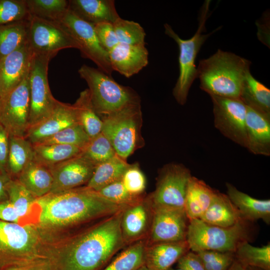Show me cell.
<instances>
[{
  "instance_id": "cell-1",
  "label": "cell",
  "mask_w": 270,
  "mask_h": 270,
  "mask_svg": "<svg viewBox=\"0 0 270 270\" xmlns=\"http://www.w3.org/2000/svg\"><path fill=\"white\" fill-rule=\"evenodd\" d=\"M126 206L106 200L84 186L37 198L30 224L54 246L80 229L112 216Z\"/></svg>"
},
{
  "instance_id": "cell-2",
  "label": "cell",
  "mask_w": 270,
  "mask_h": 270,
  "mask_svg": "<svg viewBox=\"0 0 270 270\" xmlns=\"http://www.w3.org/2000/svg\"><path fill=\"white\" fill-rule=\"evenodd\" d=\"M124 209L80 229L56 244L54 256L61 270H101L126 248L120 226Z\"/></svg>"
},
{
  "instance_id": "cell-3",
  "label": "cell",
  "mask_w": 270,
  "mask_h": 270,
  "mask_svg": "<svg viewBox=\"0 0 270 270\" xmlns=\"http://www.w3.org/2000/svg\"><path fill=\"white\" fill-rule=\"evenodd\" d=\"M251 62L234 53L218 50L199 62L196 78L200 88L210 96L240 99Z\"/></svg>"
},
{
  "instance_id": "cell-4",
  "label": "cell",
  "mask_w": 270,
  "mask_h": 270,
  "mask_svg": "<svg viewBox=\"0 0 270 270\" xmlns=\"http://www.w3.org/2000/svg\"><path fill=\"white\" fill-rule=\"evenodd\" d=\"M52 256V246L34 226L0 220V270Z\"/></svg>"
},
{
  "instance_id": "cell-5",
  "label": "cell",
  "mask_w": 270,
  "mask_h": 270,
  "mask_svg": "<svg viewBox=\"0 0 270 270\" xmlns=\"http://www.w3.org/2000/svg\"><path fill=\"white\" fill-rule=\"evenodd\" d=\"M210 0H206L200 10L198 18V28L194 35L189 39L181 38L171 26L164 24L165 34L172 38L178 44L179 48V76L172 90V94L178 104L184 105L188 98L190 89L196 78V67L195 64L197 55L202 44L208 38L217 30L205 34L206 22L210 16Z\"/></svg>"
},
{
  "instance_id": "cell-6",
  "label": "cell",
  "mask_w": 270,
  "mask_h": 270,
  "mask_svg": "<svg viewBox=\"0 0 270 270\" xmlns=\"http://www.w3.org/2000/svg\"><path fill=\"white\" fill-rule=\"evenodd\" d=\"M252 222L243 220L230 227L208 224L200 219L190 220L186 236L190 250L234 252L242 242L252 240Z\"/></svg>"
},
{
  "instance_id": "cell-7",
  "label": "cell",
  "mask_w": 270,
  "mask_h": 270,
  "mask_svg": "<svg viewBox=\"0 0 270 270\" xmlns=\"http://www.w3.org/2000/svg\"><path fill=\"white\" fill-rule=\"evenodd\" d=\"M102 132L109 140L117 156L126 160L143 146L140 102L129 104L116 112L101 116Z\"/></svg>"
},
{
  "instance_id": "cell-8",
  "label": "cell",
  "mask_w": 270,
  "mask_h": 270,
  "mask_svg": "<svg viewBox=\"0 0 270 270\" xmlns=\"http://www.w3.org/2000/svg\"><path fill=\"white\" fill-rule=\"evenodd\" d=\"M78 72L88 85L92 104L100 117L140 102V97L134 90L118 84L98 68L83 64Z\"/></svg>"
},
{
  "instance_id": "cell-9",
  "label": "cell",
  "mask_w": 270,
  "mask_h": 270,
  "mask_svg": "<svg viewBox=\"0 0 270 270\" xmlns=\"http://www.w3.org/2000/svg\"><path fill=\"white\" fill-rule=\"evenodd\" d=\"M53 58L32 53L29 72L28 128L48 117L58 102L52 95L48 78V64Z\"/></svg>"
},
{
  "instance_id": "cell-10",
  "label": "cell",
  "mask_w": 270,
  "mask_h": 270,
  "mask_svg": "<svg viewBox=\"0 0 270 270\" xmlns=\"http://www.w3.org/2000/svg\"><path fill=\"white\" fill-rule=\"evenodd\" d=\"M58 22L76 42L82 56L92 60L98 68L112 76L108 52L101 46L94 25L78 17L68 9Z\"/></svg>"
},
{
  "instance_id": "cell-11",
  "label": "cell",
  "mask_w": 270,
  "mask_h": 270,
  "mask_svg": "<svg viewBox=\"0 0 270 270\" xmlns=\"http://www.w3.org/2000/svg\"><path fill=\"white\" fill-rule=\"evenodd\" d=\"M27 42L32 54L54 57L58 52L78 46L65 28L57 22L30 16Z\"/></svg>"
},
{
  "instance_id": "cell-12",
  "label": "cell",
  "mask_w": 270,
  "mask_h": 270,
  "mask_svg": "<svg viewBox=\"0 0 270 270\" xmlns=\"http://www.w3.org/2000/svg\"><path fill=\"white\" fill-rule=\"evenodd\" d=\"M192 176L190 170L183 164L171 162L164 165L158 172L155 190L150 194L154 206L184 208Z\"/></svg>"
},
{
  "instance_id": "cell-13",
  "label": "cell",
  "mask_w": 270,
  "mask_h": 270,
  "mask_svg": "<svg viewBox=\"0 0 270 270\" xmlns=\"http://www.w3.org/2000/svg\"><path fill=\"white\" fill-rule=\"evenodd\" d=\"M29 72L21 82L0 100V124L10 136L24 137L29 127Z\"/></svg>"
},
{
  "instance_id": "cell-14",
  "label": "cell",
  "mask_w": 270,
  "mask_h": 270,
  "mask_svg": "<svg viewBox=\"0 0 270 270\" xmlns=\"http://www.w3.org/2000/svg\"><path fill=\"white\" fill-rule=\"evenodd\" d=\"M210 96L215 128L226 138L246 148V106L238 98Z\"/></svg>"
},
{
  "instance_id": "cell-15",
  "label": "cell",
  "mask_w": 270,
  "mask_h": 270,
  "mask_svg": "<svg viewBox=\"0 0 270 270\" xmlns=\"http://www.w3.org/2000/svg\"><path fill=\"white\" fill-rule=\"evenodd\" d=\"M147 244L186 240L190 220L184 208L154 206Z\"/></svg>"
},
{
  "instance_id": "cell-16",
  "label": "cell",
  "mask_w": 270,
  "mask_h": 270,
  "mask_svg": "<svg viewBox=\"0 0 270 270\" xmlns=\"http://www.w3.org/2000/svg\"><path fill=\"white\" fill-rule=\"evenodd\" d=\"M154 210L150 194L144 195L136 202L124 208L120 226L126 246L148 239L152 225Z\"/></svg>"
},
{
  "instance_id": "cell-17",
  "label": "cell",
  "mask_w": 270,
  "mask_h": 270,
  "mask_svg": "<svg viewBox=\"0 0 270 270\" xmlns=\"http://www.w3.org/2000/svg\"><path fill=\"white\" fill-rule=\"evenodd\" d=\"M96 166L81 154L50 166L53 184L50 193L58 194L86 186Z\"/></svg>"
},
{
  "instance_id": "cell-18",
  "label": "cell",
  "mask_w": 270,
  "mask_h": 270,
  "mask_svg": "<svg viewBox=\"0 0 270 270\" xmlns=\"http://www.w3.org/2000/svg\"><path fill=\"white\" fill-rule=\"evenodd\" d=\"M32 56L26 40L0 60V100L24 80L30 70Z\"/></svg>"
},
{
  "instance_id": "cell-19",
  "label": "cell",
  "mask_w": 270,
  "mask_h": 270,
  "mask_svg": "<svg viewBox=\"0 0 270 270\" xmlns=\"http://www.w3.org/2000/svg\"><path fill=\"white\" fill-rule=\"evenodd\" d=\"M76 124L78 123L72 104L58 100L51 114L30 126L24 138L32 144H35Z\"/></svg>"
},
{
  "instance_id": "cell-20",
  "label": "cell",
  "mask_w": 270,
  "mask_h": 270,
  "mask_svg": "<svg viewBox=\"0 0 270 270\" xmlns=\"http://www.w3.org/2000/svg\"><path fill=\"white\" fill-rule=\"evenodd\" d=\"M112 70L126 78L138 74L148 62V52L145 45L118 43L108 52Z\"/></svg>"
},
{
  "instance_id": "cell-21",
  "label": "cell",
  "mask_w": 270,
  "mask_h": 270,
  "mask_svg": "<svg viewBox=\"0 0 270 270\" xmlns=\"http://www.w3.org/2000/svg\"><path fill=\"white\" fill-rule=\"evenodd\" d=\"M246 130L248 150L256 155L270 156V116L247 106Z\"/></svg>"
},
{
  "instance_id": "cell-22",
  "label": "cell",
  "mask_w": 270,
  "mask_h": 270,
  "mask_svg": "<svg viewBox=\"0 0 270 270\" xmlns=\"http://www.w3.org/2000/svg\"><path fill=\"white\" fill-rule=\"evenodd\" d=\"M190 250L186 240L147 244L144 266L148 270H168Z\"/></svg>"
},
{
  "instance_id": "cell-23",
  "label": "cell",
  "mask_w": 270,
  "mask_h": 270,
  "mask_svg": "<svg viewBox=\"0 0 270 270\" xmlns=\"http://www.w3.org/2000/svg\"><path fill=\"white\" fill-rule=\"evenodd\" d=\"M68 9L80 19L93 25L114 24L118 15L114 0H69Z\"/></svg>"
},
{
  "instance_id": "cell-24",
  "label": "cell",
  "mask_w": 270,
  "mask_h": 270,
  "mask_svg": "<svg viewBox=\"0 0 270 270\" xmlns=\"http://www.w3.org/2000/svg\"><path fill=\"white\" fill-rule=\"evenodd\" d=\"M226 195L240 212L243 218L250 222L262 220L270 223V200H259L239 190L233 184L226 182Z\"/></svg>"
},
{
  "instance_id": "cell-25",
  "label": "cell",
  "mask_w": 270,
  "mask_h": 270,
  "mask_svg": "<svg viewBox=\"0 0 270 270\" xmlns=\"http://www.w3.org/2000/svg\"><path fill=\"white\" fill-rule=\"evenodd\" d=\"M200 220L209 224L225 228L246 220L228 196L218 190Z\"/></svg>"
},
{
  "instance_id": "cell-26",
  "label": "cell",
  "mask_w": 270,
  "mask_h": 270,
  "mask_svg": "<svg viewBox=\"0 0 270 270\" xmlns=\"http://www.w3.org/2000/svg\"><path fill=\"white\" fill-rule=\"evenodd\" d=\"M216 190L192 176L188 181L184 208L190 220L200 219L210 204Z\"/></svg>"
},
{
  "instance_id": "cell-27",
  "label": "cell",
  "mask_w": 270,
  "mask_h": 270,
  "mask_svg": "<svg viewBox=\"0 0 270 270\" xmlns=\"http://www.w3.org/2000/svg\"><path fill=\"white\" fill-rule=\"evenodd\" d=\"M17 180L36 198L49 194L53 184L50 168L34 158L22 170Z\"/></svg>"
},
{
  "instance_id": "cell-28",
  "label": "cell",
  "mask_w": 270,
  "mask_h": 270,
  "mask_svg": "<svg viewBox=\"0 0 270 270\" xmlns=\"http://www.w3.org/2000/svg\"><path fill=\"white\" fill-rule=\"evenodd\" d=\"M240 100L248 107L270 116V90L249 71L242 86Z\"/></svg>"
},
{
  "instance_id": "cell-29",
  "label": "cell",
  "mask_w": 270,
  "mask_h": 270,
  "mask_svg": "<svg viewBox=\"0 0 270 270\" xmlns=\"http://www.w3.org/2000/svg\"><path fill=\"white\" fill-rule=\"evenodd\" d=\"M34 156L33 145L28 140L10 135L6 172L12 179H17Z\"/></svg>"
},
{
  "instance_id": "cell-30",
  "label": "cell",
  "mask_w": 270,
  "mask_h": 270,
  "mask_svg": "<svg viewBox=\"0 0 270 270\" xmlns=\"http://www.w3.org/2000/svg\"><path fill=\"white\" fill-rule=\"evenodd\" d=\"M130 164L118 156L96 166L92 175L86 186L96 192L120 180Z\"/></svg>"
},
{
  "instance_id": "cell-31",
  "label": "cell",
  "mask_w": 270,
  "mask_h": 270,
  "mask_svg": "<svg viewBox=\"0 0 270 270\" xmlns=\"http://www.w3.org/2000/svg\"><path fill=\"white\" fill-rule=\"evenodd\" d=\"M72 106L77 123L83 128L90 138L101 132L102 121L93 106L88 88L80 93Z\"/></svg>"
},
{
  "instance_id": "cell-32",
  "label": "cell",
  "mask_w": 270,
  "mask_h": 270,
  "mask_svg": "<svg viewBox=\"0 0 270 270\" xmlns=\"http://www.w3.org/2000/svg\"><path fill=\"white\" fill-rule=\"evenodd\" d=\"M34 158L48 168L80 154L82 149L62 144H32Z\"/></svg>"
},
{
  "instance_id": "cell-33",
  "label": "cell",
  "mask_w": 270,
  "mask_h": 270,
  "mask_svg": "<svg viewBox=\"0 0 270 270\" xmlns=\"http://www.w3.org/2000/svg\"><path fill=\"white\" fill-rule=\"evenodd\" d=\"M146 240L130 244L101 270H138L144 266Z\"/></svg>"
},
{
  "instance_id": "cell-34",
  "label": "cell",
  "mask_w": 270,
  "mask_h": 270,
  "mask_svg": "<svg viewBox=\"0 0 270 270\" xmlns=\"http://www.w3.org/2000/svg\"><path fill=\"white\" fill-rule=\"evenodd\" d=\"M8 200L20 218L22 224H30L34 202V196L17 179L11 178L7 184Z\"/></svg>"
},
{
  "instance_id": "cell-35",
  "label": "cell",
  "mask_w": 270,
  "mask_h": 270,
  "mask_svg": "<svg viewBox=\"0 0 270 270\" xmlns=\"http://www.w3.org/2000/svg\"><path fill=\"white\" fill-rule=\"evenodd\" d=\"M28 20L0 25V60L26 41Z\"/></svg>"
},
{
  "instance_id": "cell-36",
  "label": "cell",
  "mask_w": 270,
  "mask_h": 270,
  "mask_svg": "<svg viewBox=\"0 0 270 270\" xmlns=\"http://www.w3.org/2000/svg\"><path fill=\"white\" fill-rule=\"evenodd\" d=\"M235 258L245 267L252 266L270 270V244L260 247L252 246L248 242L241 244L234 252Z\"/></svg>"
},
{
  "instance_id": "cell-37",
  "label": "cell",
  "mask_w": 270,
  "mask_h": 270,
  "mask_svg": "<svg viewBox=\"0 0 270 270\" xmlns=\"http://www.w3.org/2000/svg\"><path fill=\"white\" fill-rule=\"evenodd\" d=\"M30 16L58 22L68 10L66 0H25Z\"/></svg>"
},
{
  "instance_id": "cell-38",
  "label": "cell",
  "mask_w": 270,
  "mask_h": 270,
  "mask_svg": "<svg viewBox=\"0 0 270 270\" xmlns=\"http://www.w3.org/2000/svg\"><path fill=\"white\" fill-rule=\"evenodd\" d=\"M81 154L95 166L116 155L109 140L102 132L90 138Z\"/></svg>"
},
{
  "instance_id": "cell-39",
  "label": "cell",
  "mask_w": 270,
  "mask_h": 270,
  "mask_svg": "<svg viewBox=\"0 0 270 270\" xmlns=\"http://www.w3.org/2000/svg\"><path fill=\"white\" fill-rule=\"evenodd\" d=\"M90 140L83 128L78 124L69 126L36 144H62L84 149Z\"/></svg>"
},
{
  "instance_id": "cell-40",
  "label": "cell",
  "mask_w": 270,
  "mask_h": 270,
  "mask_svg": "<svg viewBox=\"0 0 270 270\" xmlns=\"http://www.w3.org/2000/svg\"><path fill=\"white\" fill-rule=\"evenodd\" d=\"M113 26L118 43L145 45L146 32L140 24L120 17Z\"/></svg>"
},
{
  "instance_id": "cell-41",
  "label": "cell",
  "mask_w": 270,
  "mask_h": 270,
  "mask_svg": "<svg viewBox=\"0 0 270 270\" xmlns=\"http://www.w3.org/2000/svg\"><path fill=\"white\" fill-rule=\"evenodd\" d=\"M30 18L25 0H0V25Z\"/></svg>"
},
{
  "instance_id": "cell-42",
  "label": "cell",
  "mask_w": 270,
  "mask_h": 270,
  "mask_svg": "<svg viewBox=\"0 0 270 270\" xmlns=\"http://www.w3.org/2000/svg\"><path fill=\"white\" fill-rule=\"evenodd\" d=\"M206 270H228L236 259L234 252L203 250L195 252Z\"/></svg>"
},
{
  "instance_id": "cell-43",
  "label": "cell",
  "mask_w": 270,
  "mask_h": 270,
  "mask_svg": "<svg viewBox=\"0 0 270 270\" xmlns=\"http://www.w3.org/2000/svg\"><path fill=\"white\" fill-rule=\"evenodd\" d=\"M106 200L118 205L130 206L142 198L130 194L124 186L121 180L103 188L98 192Z\"/></svg>"
},
{
  "instance_id": "cell-44",
  "label": "cell",
  "mask_w": 270,
  "mask_h": 270,
  "mask_svg": "<svg viewBox=\"0 0 270 270\" xmlns=\"http://www.w3.org/2000/svg\"><path fill=\"white\" fill-rule=\"evenodd\" d=\"M121 180L125 188L131 194L135 196L144 194L146 179L138 164H130Z\"/></svg>"
},
{
  "instance_id": "cell-45",
  "label": "cell",
  "mask_w": 270,
  "mask_h": 270,
  "mask_svg": "<svg viewBox=\"0 0 270 270\" xmlns=\"http://www.w3.org/2000/svg\"><path fill=\"white\" fill-rule=\"evenodd\" d=\"M94 27L101 46L108 52L118 44L112 24L101 22L94 25Z\"/></svg>"
},
{
  "instance_id": "cell-46",
  "label": "cell",
  "mask_w": 270,
  "mask_h": 270,
  "mask_svg": "<svg viewBox=\"0 0 270 270\" xmlns=\"http://www.w3.org/2000/svg\"><path fill=\"white\" fill-rule=\"evenodd\" d=\"M2 270H61L54 256L42 258L22 265L14 266Z\"/></svg>"
},
{
  "instance_id": "cell-47",
  "label": "cell",
  "mask_w": 270,
  "mask_h": 270,
  "mask_svg": "<svg viewBox=\"0 0 270 270\" xmlns=\"http://www.w3.org/2000/svg\"><path fill=\"white\" fill-rule=\"evenodd\" d=\"M177 263L178 268L182 270H206L198 255L190 250L184 255Z\"/></svg>"
},
{
  "instance_id": "cell-48",
  "label": "cell",
  "mask_w": 270,
  "mask_h": 270,
  "mask_svg": "<svg viewBox=\"0 0 270 270\" xmlns=\"http://www.w3.org/2000/svg\"><path fill=\"white\" fill-rule=\"evenodd\" d=\"M10 134L0 124V172L6 173V164L9 148Z\"/></svg>"
},
{
  "instance_id": "cell-49",
  "label": "cell",
  "mask_w": 270,
  "mask_h": 270,
  "mask_svg": "<svg viewBox=\"0 0 270 270\" xmlns=\"http://www.w3.org/2000/svg\"><path fill=\"white\" fill-rule=\"evenodd\" d=\"M0 220L24 224L16 210L9 200L0 203Z\"/></svg>"
},
{
  "instance_id": "cell-50",
  "label": "cell",
  "mask_w": 270,
  "mask_h": 270,
  "mask_svg": "<svg viewBox=\"0 0 270 270\" xmlns=\"http://www.w3.org/2000/svg\"><path fill=\"white\" fill-rule=\"evenodd\" d=\"M11 178L8 174L0 172V203L8 200L6 186Z\"/></svg>"
},
{
  "instance_id": "cell-51",
  "label": "cell",
  "mask_w": 270,
  "mask_h": 270,
  "mask_svg": "<svg viewBox=\"0 0 270 270\" xmlns=\"http://www.w3.org/2000/svg\"><path fill=\"white\" fill-rule=\"evenodd\" d=\"M246 268L240 262L235 259L228 270H245Z\"/></svg>"
},
{
  "instance_id": "cell-52",
  "label": "cell",
  "mask_w": 270,
  "mask_h": 270,
  "mask_svg": "<svg viewBox=\"0 0 270 270\" xmlns=\"http://www.w3.org/2000/svg\"><path fill=\"white\" fill-rule=\"evenodd\" d=\"M245 270H263L260 268L252 267V266H246Z\"/></svg>"
},
{
  "instance_id": "cell-53",
  "label": "cell",
  "mask_w": 270,
  "mask_h": 270,
  "mask_svg": "<svg viewBox=\"0 0 270 270\" xmlns=\"http://www.w3.org/2000/svg\"><path fill=\"white\" fill-rule=\"evenodd\" d=\"M138 270H148L146 267L145 266L141 267L139 269H138Z\"/></svg>"
},
{
  "instance_id": "cell-54",
  "label": "cell",
  "mask_w": 270,
  "mask_h": 270,
  "mask_svg": "<svg viewBox=\"0 0 270 270\" xmlns=\"http://www.w3.org/2000/svg\"><path fill=\"white\" fill-rule=\"evenodd\" d=\"M168 270H182L178 268L176 269H174V268H171L170 269H168Z\"/></svg>"
}]
</instances>
